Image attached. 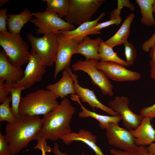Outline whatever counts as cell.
<instances>
[{
	"label": "cell",
	"mask_w": 155,
	"mask_h": 155,
	"mask_svg": "<svg viewBox=\"0 0 155 155\" xmlns=\"http://www.w3.org/2000/svg\"><path fill=\"white\" fill-rule=\"evenodd\" d=\"M121 18L120 17L115 19L110 20L109 21L98 23L94 28L90 30L88 32L87 35L90 34H100L101 33L100 31L103 28L108 27L112 25H118L121 22Z\"/></svg>",
	"instance_id": "cell-31"
},
{
	"label": "cell",
	"mask_w": 155,
	"mask_h": 155,
	"mask_svg": "<svg viewBox=\"0 0 155 155\" xmlns=\"http://www.w3.org/2000/svg\"><path fill=\"white\" fill-rule=\"evenodd\" d=\"M0 155H11L5 135L0 132Z\"/></svg>",
	"instance_id": "cell-33"
},
{
	"label": "cell",
	"mask_w": 155,
	"mask_h": 155,
	"mask_svg": "<svg viewBox=\"0 0 155 155\" xmlns=\"http://www.w3.org/2000/svg\"><path fill=\"white\" fill-rule=\"evenodd\" d=\"M7 26L9 31L20 34L24 26L30 21L32 15L30 10L25 8L21 13L17 14H8Z\"/></svg>",
	"instance_id": "cell-23"
},
{
	"label": "cell",
	"mask_w": 155,
	"mask_h": 155,
	"mask_svg": "<svg viewBox=\"0 0 155 155\" xmlns=\"http://www.w3.org/2000/svg\"><path fill=\"white\" fill-rule=\"evenodd\" d=\"M129 102L127 97L122 96L115 97L108 103L109 107L121 116L123 126L128 130L138 127L143 118L131 111L129 107Z\"/></svg>",
	"instance_id": "cell-12"
},
{
	"label": "cell",
	"mask_w": 155,
	"mask_h": 155,
	"mask_svg": "<svg viewBox=\"0 0 155 155\" xmlns=\"http://www.w3.org/2000/svg\"><path fill=\"white\" fill-rule=\"evenodd\" d=\"M0 45L13 65L21 67L28 62L30 56L29 47L20 34L9 31L0 33Z\"/></svg>",
	"instance_id": "cell-4"
},
{
	"label": "cell",
	"mask_w": 155,
	"mask_h": 155,
	"mask_svg": "<svg viewBox=\"0 0 155 155\" xmlns=\"http://www.w3.org/2000/svg\"><path fill=\"white\" fill-rule=\"evenodd\" d=\"M113 48L106 44L103 40L101 41L98 49L99 60L100 62H113L125 67L128 66L125 61L119 57L114 51Z\"/></svg>",
	"instance_id": "cell-25"
},
{
	"label": "cell",
	"mask_w": 155,
	"mask_h": 155,
	"mask_svg": "<svg viewBox=\"0 0 155 155\" xmlns=\"http://www.w3.org/2000/svg\"><path fill=\"white\" fill-rule=\"evenodd\" d=\"M104 0H69V11L65 18L66 21L79 26L91 21V19Z\"/></svg>",
	"instance_id": "cell-6"
},
{
	"label": "cell",
	"mask_w": 155,
	"mask_h": 155,
	"mask_svg": "<svg viewBox=\"0 0 155 155\" xmlns=\"http://www.w3.org/2000/svg\"><path fill=\"white\" fill-rule=\"evenodd\" d=\"M59 97L47 89H40L21 97L19 107L20 116L45 115L57 107Z\"/></svg>",
	"instance_id": "cell-3"
},
{
	"label": "cell",
	"mask_w": 155,
	"mask_h": 155,
	"mask_svg": "<svg viewBox=\"0 0 155 155\" xmlns=\"http://www.w3.org/2000/svg\"><path fill=\"white\" fill-rule=\"evenodd\" d=\"M102 40L100 37L95 39H92L87 36L78 45L75 54H79L84 55L86 60L91 59L99 60L98 49Z\"/></svg>",
	"instance_id": "cell-20"
},
{
	"label": "cell",
	"mask_w": 155,
	"mask_h": 155,
	"mask_svg": "<svg viewBox=\"0 0 155 155\" xmlns=\"http://www.w3.org/2000/svg\"><path fill=\"white\" fill-rule=\"evenodd\" d=\"M154 0H135L141 10L142 15L141 22L143 24L147 26H155V20L153 15V5Z\"/></svg>",
	"instance_id": "cell-24"
},
{
	"label": "cell",
	"mask_w": 155,
	"mask_h": 155,
	"mask_svg": "<svg viewBox=\"0 0 155 155\" xmlns=\"http://www.w3.org/2000/svg\"><path fill=\"white\" fill-rule=\"evenodd\" d=\"M153 13H154L155 16V0H154V1L153 5Z\"/></svg>",
	"instance_id": "cell-43"
},
{
	"label": "cell",
	"mask_w": 155,
	"mask_h": 155,
	"mask_svg": "<svg viewBox=\"0 0 155 155\" xmlns=\"http://www.w3.org/2000/svg\"><path fill=\"white\" fill-rule=\"evenodd\" d=\"M75 108L65 97L55 109L44 116L41 135L46 141H56L65 134L72 132L70 123Z\"/></svg>",
	"instance_id": "cell-2"
},
{
	"label": "cell",
	"mask_w": 155,
	"mask_h": 155,
	"mask_svg": "<svg viewBox=\"0 0 155 155\" xmlns=\"http://www.w3.org/2000/svg\"><path fill=\"white\" fill-rule=\"evenodd\" d=\"M134 18L133 13H130L125 20L117 32L104 42L108 46L112 48L124 44L127 41L130 34L131 25Z\"/></svg>",
	"instance_id": "cell-22"
},
{
	"label": "cell",
	"mask_w": 155,
	"mask_h": 155,
	"mask_svg": "<svg viewBox=\"0 0 155 155\" xmlns=\"http://www.w3.org/2000/svg\"><path fill=\"white\" fill-rule=\"evenodd\" d=\"M106 129L108 141L110 145L124 151L137 146L135 143V138L128 130L120 127L118 123H110Z\"/></svg>",
	"instance_id": "cell-13"
},
{
	"label": "cell",
	"mask_w": 155,
	"mask_h": 155,
	"mask_svg": "<svg viewBox=\"0 0 155 155\" xmlns=\"http://www.w3.org/2000/svg\"><path fill=\"white\" fill-rule=\"evenodd\" d=\"M7 9L3 8L0 10V33L7 32V19L6 13Z\"/></svg>",
	"instance_id": "cell-34"
},
{
	"label": "cell",
	"mask_w": 155,
	"mask_h": 155,
	"mask_svg": "<svg viewBox=\"0 0 155 155\" xmlns=\"http://www.w3.org/2000/svg\"><path fill=\"white\" fill-rule=\"evenodd\" d=\"M96 67L108 78L116 82L135 81L140 80L141 77L139 72L129 70L123 65L113 62L98 61Z\"/></svg>",
	"instance_id": "cell-10"
},
{
	"label": "cell",
	"mask_w": 155,
	"mask_h": 155,
	"mask_svg": "<svg viewBox=\"0 0 155 155\" xmlns=\"http://www.w3.org/2000/svg\"><path fill=\"white\" fill-rule=\"evenodd\" d=\"M140 115L143 117H150L152 120L155 117V103L151 106L144 107L140 112Z\"/></svg>",
	"instance_id": "cell-35"
},
{
	"label": "cell",
	"mask_w": 155,
	"mask_h": 155,
	"mask_svg": "<svg viewBox=\"0 0 155 155\" xmlns=\"http://www.w3.org/2000/svg\"><path fill=\"white\" fill-rule=\"evenodd\" d=\"M105 15V13L102 12L94 20L83 23L72 30L61 31L60 34L64 37L72 39L80 44L82 42L84 38L87 36L88 32L96 26L99 20Z\"/></svg>",
	"instance_id": "cell-21"
},
{
	"label": "cell",
	"mask_w": 155,
	"mask_h": 155,
	"mask_svg": "<svg viewBox=\"0 0 155 155\" xmlns=\"http://www.w3.org/2000/svg\"><path fill=\"white\" fill-rule=\"evenodd\" d=\"M5 81L0 78V102L2 103L10 94L7 86L4 83Z\"/></svg>",
	"instance_id": "cell-36"
},
{
	"label": "cell",
	"mask_w": 155,
	"mask_h": 155,
	"mask_svg": "<svg viewBox=\"0 0 155 155\" xmlns=\"http://www.w3.org/2000/svg\"><path fill=\"white\" fill-rule=\"evenodd\" d=\"M32 14L35 18H32L30 22L38 27L36 30L37 34H59L61 31L75 29L73 25L64 21L54 13L45 10L43 12H33Z\"/></svg>",
	"instance_id": "cell-7"
},
{
	"label": "cell",
	"mask_w": 155,
	"mask_h": 155,
	"mask_svg": "<svg viewBox=\"0 0 155 155\" xmlns=\"http://www.w3.org/2000/svg\"><path fill=\"white\" fill-rule=\"evenodd\" d=\"M77 75L74 77V87L77 94L83 102L87 103L92 108L94 112L95 108H99L112 116H116L119 115L109 107L101 103L98 99L93 90L83 87L78 83Z\"/></svg>",
	"instance_id": "cell-15"
},
{
	"label": "cell",
	"mask_w": 155,
	"mask_h": 155,
	"mask_svg": "<svg viewBox=\"0 0 155 155\" xmlns=\"http://www.w3.org/2000/svg\"><path fill=\"white\" fill-rule=\"evenodd\" d=\"M97 138L96 136L90 131L80 129L78 133L72 132L63 135L60 139L66 145H68L74 141L82 142L92 149L96 155H108L104 154L97 145Z\"/></svg>",
	"instance_id": "cell-18"
},
{
	"label": "cell",
	"mask_w": 155,
	"mask_h": 155,
	"mask_svg": "<svg viewBox=\"0 0 155 155\" xmlns=\"http://www.w3.org/2000/svg\"><path fill=\"white\" fill-rule=\"evenodd\" d=\"M24 71L20 67L11 64L7 60L5 51L0 53V78L7 85L13 84L20 81L24 76Z\"/></svg>",
	"instance_id": "cell-17"
},
{
	"label": "cell",
	"mask_w": 155,
	"mask_h": 155,
	"mask_svg": "<svg viewBox=\"0 0 155 155\" xmlns=\"http://www.w3.org/2000/svg\"><path fill=\"white\" fill-rule=\"evenodd\" d=\"M155 44V32L147 40L145 41L142 45V50L146 52H148L150 48Z\"/></svg>",
	"instance_id": "cell-38"
},
{
	"label": "cell",
	"mask_w": 155,
	"mask_h": 155,
	"mask_svg": "<svg viewBox=\"0 0 155 155\" xmlns=\"http://www.w3.org/2000/svg\"><path fill=\"white\" fill-rule=\"evenodd\" d=\"M7 87L11 97V110L13 114L18 119L20 116L19 113V107L21 97V93L22 91L24 89L22 88L14 89L8 86Z\"/></svg>",
	"instance_id": "cell-28"
},
{
	"label": "cell",
	"mask_w": 155,
	"mask_h": 155,
	"mask_svg": "<svg viewBox=\"0 0 155 155\" xmlns=\"http://www.w3.org/2000/svg\"><path fill=\"white\" fill-rule=\"evenodd\" d=\"M46 11L54 13L60 18L66 17L68 13L69 0H46Z\"/></svg>",
	"instance_id": "cell-26"
},
{
	"label": "cell",
	"mask_w": 155,
	"mask_h": 155,
	"mask_svg": "<svg viewBox=\"0 0 155 155\" xmlns=\"http://www.w3.org/2000/svg\"><path fill=\"white\" fill-rule=\"evenodd\" d=\"M10 95L0 105V121H6L8 123L12 124L15 122L17 119L12 113L9 104L11 101Z\"/></svg>",
	"instance_id": "cell-27"
},
{
	"label": "cell",
	"mask_w": 155,
	"mask_h": 155,
	"mask_svg": "<svg viewBox=\"0 0 155 155\" xmlns=\"http://www.w3.org/2000/svg\"><path fill=\"white\" fill-rule=\"evenodd\" d=\"M40 37L28 34L26 37L32 47L36 52L43 63L50 67L55 63L59 42V34L54 33L44 34Z\"/></svg>",
	"instance_id": "cell-5"
},
{
	"label": "cell",
	"mask_w": 155,
	"mask_h": 155,
	"mask_svg": "<svg viewBox=\"0 0 155 155\" xmlns=\"http://www.w3.org/2000/svg\"><path fill=\"white\" fill-rule=\"evenodd\" d=\"M59 42L55 61L54 78H57L59 72L69 67L72 56L75 54L78 45L76 41L67 39L59 34Z\"/></svg>",
	"instance_id": "cell-11"
},
{
	"label": "cell",
	"mask_w": 155,
	"mask_h": 155,
	"mask_svg": "<svg viewBox=\"0 0 155 155\" xmlns=\"http://www.w3.org/2000/svg\"><path fill=\"white\" fill-rule=\"evenodd\" d=\"M154 80H155V79H154Z\"/></svg>",
	"instance_id": "cell-44"
},
{
	"label": "cell",
	"mask_w": 155,
	"mask_h": 155,
	"mask_svg": "<svg viewBox=\"0 0 155 155\" xmlns=\"http://www.w3.org/2000/svg\"><path fill=\"white\" fill-rule=\"evenodd\" d=\"M40 150L42 152V155H46V153L47 152L43 147H42L41 148Z\"/></svg>",
	"instance_id": "cell-42"
},
{
	"label": "cell",
	"mask_w": 155,
	"mask_h": 155,
	"mask_svg": "<svg viewBox=\"0 0 155 155\" xmlns=\"http://www.w3.org/2000/svg\"><path fill=\"white\" fill-rule=\"evenodd\" d=\"M52 151L55 155H69L65 153H62L60 151L59 145L57 142L54 144ZM80 155H85V154L84 152H83Z\"/></svg>",
	"instance_id": "cell-39"
},
{
	"label": "cell",
	"mask_w": 155,
	"mask_h": 155,
	"mask_svg": "<svg viewBox=\"0 0 155 155\" xmlns=\"http://www.w3.org/2000/svg\"><path fill=\"white\" fill-rule=\"evenodd\" d=\"M9 0H0V6H2L5 4L7 3Z\"/></svg>",
	"instance_id": "cell-41"
},
{
	"label": "cell",
	"mask_w": 155,
	"mask_h": 155,
	"mask_svg": "<svg viewBox=\"0 0 155 155\" xmlns=\"http://www.w3.org/2000/svg\"><path fill=\"white\" fill-rule=\"evenodd\" d=\"M117 7L116 9L113 10L110 14V20L115 19L120 17V15L122 8L125 6L129 8L130 11H134L135 7L129 1L127 0H118Z\"/></svg>",
	"instance_id": "cell-32"
},
{
	"label": "cell",
	"mask_w": 155,
	"mask_h": 155,
	"mask_svg": "<svg viewBox=\"0 0 155 155\" xmlns=\"http://www.w3.org/2000/svg\"><path fill=\"white\" fill-rule=\"evenodd\" d=\"M110 152L112 155H149L146 147L144 146H137L127 151L112 149Z\"/></svg>",
	"instance_id": "cell-29"
},
{
	"label": "cell",
	"mask_w": 155,
	"mask_h": 155,
	"mask_svg": "<svg viewBox=\"0 0 155 155\" xmlns=\"http://www.w3.org/2000/svg\"><path fill=\"white\" fill-rule=\"evenodd\" d=\"M98 61L93 59L84 61L80 60L72 64L71 67L74 71H81L87 73L91 78L92 82L99 88L103 95L113 96V86L104 73L96 68Z\"/></svg>",
	"instance_id": "cell-8"
},
{
	"label": "cell",
	"mask_w": 155,
	"mask_h": 155,
	"mask_svg": "<svg viewBox=\"0 0 155 155\" xmlns=\"http://www.w3.org/2000/svg\"><path fill=\"white\" fill-rule=\"evenodd\" d=\"M125 46V61L128 66L133 65L137 57V51L133 44L128 41L124 44Z\"/></svg>",
	"instance_id": "cell-30"
},
{
	"label": "cell",
	"mask_w": 155,
	"mask_h": 155,
	"mask_svg": "<svg viewBox=\"0 0 155 155\" xmlns=\"http://www.w3.org/2000/svg\"><path fill=\"white\" fill-rule=\"evenodd\" d=\"M63 71L62 77L59 81L46 87L47 89L53 92L61 98L69 94H76L73 85L75 74L73 73L69 67Z\"/></svg>",
	"instance_id": "cell-14"
},
{
	"label": "cell",
	"mask_w": 155,
	"mask_h": 155,
	"mask_svg": "<svg viewBox=\"0 0 155 155\" xmlns=\"http://www.w3.org/2000/svg\"><path fill=\"white\" fill-rule=\"evenodd\" d=\"M151 120L150 117H143L138 127L128 130L135 138V143L137 146L149 145L155 142V130L151 125Z\"/></svg>",
	"instance_id": "cell-16"
},
{
	"label": "cell",
	"mask_w": 155,
	"mask_h": 155,
	"mask_svg": "<svg viewBox=\"0 0 155 155\" xmlns=\"http://www.w3.org/2000/svg\"><path fill=\"white\" fill-rule=\"evenodd\" d=\"M150 55L151 60L150 62V76L154 80L155 79V44L150 48Z\"/></svg>",
	"instance_id": "cell-37"
},
{
	"label": "cell",
	"mask_w": 155,
	"mask_h": 155,
	"mask_svg": "<svg viewBox=\"0 0 155 155\" xmlns=\"http://www.w3.org/2000/svg\"><path fill=\"white\" fill-rule=\"evenodd\" d=\"M43 124L42 119L38 115H27L20 116L14 123L7 124L5 136L11 155L17 154L32 141H40Z\"/></svg>",
	"instance_id": "cell-1"
},
{
	"label": "cell",
	"mask_w": 155,
	"mask_h": 155,
	"mask_svg": "<svg viewBox=\"0 0 155 155\" xmlns=\"http://www.w3.org/2000/svg\"><path fill=\"white\" fill-rule=\"evenodd\" d=\"M71 99L73 101L77 102L80 105L82 111L78 113L79 117L83 118L91 117L95 119L99 122V125L101 129H106L108 125L111 123H118L122 119L120 115L116 116L104 115L89 111L82 104L79 96L77 94L71 95Z\"/></svg>",
	"instance_id": "cell-19"
},
{
	"label": "cell",
	"mask_w": 155,
	"mask_h": 155,
	"mask_svg": "<svg viewBox=\"0 0 155 155\" xmlns=\"http://www.w3.org/2000/svg\"><path fill=\"white\" fill-rule=\"evenodd\" d=\"M146 148L149 155H155V143H152Z\"/></svg>",
	"instance_id": "cell-40"
},
{
	"label": "cell",
	"mask_w": 155,
	"mask_h": 155,
	"mask_svg": "<svg viewBox=\"0 0 155 155\" xmlns=\"http://www.w3.org/2000/svg\"><path fill=\"white\" fill-rule=\"evenodd\" d=\"M28 64L24 71V75L19 81L13 84L7 85L12 88H30L42 80L46 72V66L40 58L37 53L31 49Z\"/></svg>",
	"instance_id": "cell-9"
}]
</instances>
